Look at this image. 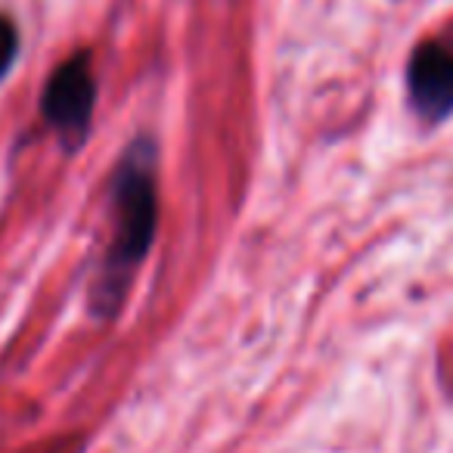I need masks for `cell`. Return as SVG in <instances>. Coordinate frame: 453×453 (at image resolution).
<instances>
[{
  "label": "cell",
  "instance_id": "6da1fadb",
  "mask_svg": "<svg viewBox=\"0 0 453 453\" xmlns=\"http://www.w3.org/2000/svg\"><path fill=\"white\" fill-rule=\"evenodd\" d=\"M109 218H112V236L90 286V311L103 320H112L119 314L156 240L158 189L152 140H134L115 168L109 183Z\"/></svg>",
  "mask_w": 453,
  "mask_h": 453
},
{
  "label": "cell",
  "instance_id": "7a4b0ae2",
  "mask_svg": "<svg viewBox=\"0 0 453 453\" xmlns=\"http://www.w3.org/2000/svg\"><path fill=\"white\" fill-rule=\"evenodd\" d=\"M96 106V78L90 53H75L57 65L44 84L41 115L59 134L65 150H78L90 134V119Z\"/></svg>",
  "mask_w": 453,
  "mask_h": 453
},
{
  "label": "cell",
  "instance_id": "3957f363",
  "mask_svg": "<svg viewBox=\"0 0 453 453\" xmlns=\"http://www.w3.org/2000/svg\"><path fill=\"white\" fill-rule=\"evenodd\" d=\"M410 106L422 121H444L453 112V50L426 41L413 50L407 65Z\"/></svg>",
  "mask_w": 453,
  "mask_h": 453
},
{
  "label": "cell",
  "instance_id": "277c9868",
  "mask_svg": "<svg viewBox=\"0 0 453 453\" xmlns=\"http://www.w3.org/2000/svg\"><path fill=\"white\" fill-rule=\"evenodd\" d=\"M16 57H19V28L10 16L0 13V81L13 69Z\"/></svg>",
  "mask_w": 453,
  "mask_h": 453
}]
</instances>
